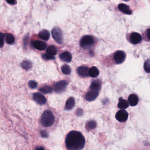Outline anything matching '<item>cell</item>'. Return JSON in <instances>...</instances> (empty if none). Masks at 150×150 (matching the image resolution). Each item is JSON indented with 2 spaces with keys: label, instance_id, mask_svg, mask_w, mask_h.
<instances>
[{
  "label": "cell",
  "instance_id": "obj_1",
  "mask_svg": "<svg viewBox=\"0 0 150 150\" xmlns=\"http://www.w3.org/2000/svg\"><path fill=\"white\" fill-rule=\"evenodd\" d=\"M65 144L68 150H81L85 146V138L79 132L72 131L67 136Z\"/></svg>",
  "mask_w": 150,
  "mask_h": 150
},
{
  "label": "cell",
  "instance_id": "obj_2",
  "mask_svg": "<svg viewBox=\"0 0 150 150\" xmlns=\"http://www.w3.org/2000/svg\"><path fill=\"white\" fill-rule=\"evenodd\" d=\"M55 116L51 110H45L41 117V123L43 126L49 127L52 126L55 122Z\"/></svg>",
  "mask_w": 150,
  "mask_h": 150
},
{
  "label": "cell",
  "instance_id": "obj_3",
  "mask_svg": "<svg viewBox=\"0 0 150 150\" xmlns=\"http://www.w3.org/2000/svg\"><path fill=\"white\" fill-rule=\"evenodd\" d=\"M94 42V39L93 36L85 35L81 40L80 45L83 49H89L93 45Z\"/></svg>",
  "mask_w": 150,
  "mask_h": 150
},
{
  "label": "cell",
  "instance_id": "obj_4",
  "mask_svg": "<svg viewBox=\"0 0 150 150\" xmlns=\"http://www.w3.org/2000/svg\"><path fill=\"white\" fill-rule=\"evenodd\" d=\"M52 38L55 41L59 44L63 43V32L60 28H55L52 30Z\"/></svg>",
  "mask_w": 150,
  "mask_h": 150
},
{
  "label": "cell",
  "instance_id": "obj_5",
  "mask_svg": "<svg viewBox=\"0 0 150 150\" xmlns=\"http://www.w3.org/2000/svg\"><path fill=\"white\" fill-rule=\"evenodd\" d=\"M126 58V54L124 52L122 51H117L114 54V59L115 63L116 64H122L124 62Z\"/></svg>",
  "mask_w": 150,
  "mask_h": 150
},
{
  "label": "cell",
  "instance_id": "obj_6",
  "mask_svg": "<svg viewBox=\"0 0 150 150\" xmlns=\"http://www.w3.org/2000/svg\"><path fill=\"white\" fill-rule=\"evenodd\" d=\"M129 114L125 110H121L117 112L115 115V118L120 122H124L128 119Z\"/></svg>",
  "mask_w": 150,
  "mask_h": 150
},
{
  "label": "cell",
  "instance_id": "obj_7",
  "mask_svg": "<svg viewBox=\"0 0 150 150\" xmlns=\"http://www.w3.org/2000/svg\"><path fill=\"white\" fill-rule=\"evenodd\" d=\"M67 83L66 81L62 80L56 83L54 86V90L57 93H61L65 90Z\"/></svg>",
  "mask_w": 150,
  "mask_h": 150
},
{
  "label": "cell",
  "instance_id": "obj_8",
  "mask_svg": "<svg viewBox=\"0 0 150 150\" xmlns=\"http://www.w3.org/2000/svg\"><path fill=\"white\" fill-rule=\"evenodd\" d=\"M142 40L141 35L137 32H132L130 35L129 41L132 44H137L140 43Z\"/></svg>",
  "mask_w": 150,
  "mask_h": 150
},
{
  "label": "cell",
  "instance_id": "obj_9",
  "mask_svg": "<svg viewBox=\"0 0 150 150\" xmlns=\"http://www.w3.org/2000/svg\"><path fill=\"white\" fill-rule=\"evenodd\" d=\"M98 95L99 91L89 89V91L85 96V99L88 101H93L97 98Z\"/></svg>",
  "mask_w": 150,
  "mask_h": 150
},
{
  "label": "cell",
  "instance_id": "obj_10",
  "mask_svg": "<svg viewBox=\"0 0 150 150\" xmlns=\"http://www.w3.org/2000/svg\"><path fill=\"white\" fill-rule=\"evenodd\" d=\"M33 99L40 105H43L47 102V99L44 96L39 93H35L33 94Z\"/></svg>",
  "mask_w": 150,
  "mask_h": 150
},
{
  "label": "cell",
  "instance_id": "obj_11",
  "mask_svg": "<svg viewBox=\"0 0 150 150\" xmlns=\"http://www.w3.org/2000/svg\"><path fill=\"white\" fill-rule=\"evenodd\" d=\"M89 68L86 66H81L77 69L78 74L82 78L88 77L89 75Z\"/></svg>",
  "mask_w": 150,
  "mask_h": 150
},
{
  "label": "cell",
  "instance_id": "obj_12",
  "mask_svg": "<svg viewBox=\"0 0 150 150\" xmlns=\"http://www.w3.org/2000/svg\"><path fill=\"white\" fill-rule=\"evenodd\" d=\"M118 8L121 12L125 14L130 15L132 13V11L131 10L129 7L126 4L121 3L118 5Z\"/></svg>",
  "mask_w": 150,
  "mask_h": 150
},
{
  "label": "cell",
  "instance_id": "obj_13",
  "mask_svg": "<svg viewBox=\"0 0 150 150\" xmlns=\"http://www.w3.org/2000/svg\"><path fill=\"white\" fill-rule=\"evenodd\" d=\"M59 58L62 61L64 62L70 63L71 61L72 57L71 54L69 52H65L59 55Z\"/></svg>",
  "mask_w": 150,
  "mask_h": 150
},
{
  "label": "cell",
  "instance_id": "obj_14",
  "mask_svg": "<svg viewBox=\"0 0 150 150\" xmlns=\"http://www.w3.org/2000/svg\"><path fill=\"white\" fill-rule=\"evenodd\" d=\"M34 47L40 51L44 50L47 47V44L45 42L41 41H35L33 42Z\"/></svg>",
  "mask_w": 150,
  "mask_h": 150
},
{
  "label": "cell",
  "instance_id": "obj_15",
  "mask_svg": "<svg viewBox=\"0 0 150 150\" xmlns=\"http://www.w3.org/2000/svg\"><path fill=\"white\" fill-rule=\"evenodd\" d=\"M128 102L131 106H136L138 103V97L135 94H132L128 97Z\"/></svg>",
  "mask_w": 150,
  "mask_h": 150
},
{
  "label": "cell",
  "instance_id": "obj_16",
  "mask_svg": "<svg viewBox=\"0 0 150 150\" xmlns=\"http://www.w3.org/2000/svg\"><path fill=\"white\" fill-rule=\"evenodd\" d=\"M129 103L128 101L124 100L122 97L119 99V103L117 104V107L121 110H125L129 107Z\"/></svg>",
  "mask_w": 150,
  "mask_h": 150
},
{
  "label": "cell",
  "instance_id": "obj_17",
  "mask_svg": "<svg viewBox=\"0 0 150 150\" xmlns=\"http://www.w3.org/2000/svg\"><path fill=\"white\" fill-rule=\"evenodd\" d=\"M75 100L73 97H70L67 101L65 108L67 110L72 109L75 106Z\"/></svg>",
  "mask_w": 150,
  "mask_h": 150
},
{
  "label": "cell",
  "instance_id": "obj_18",
  "mask_svg": "<svg viewBox=\"0 0 150 150\" xmlns=\"http://www.w3.org/2000/svg\"><path fill=\"white\" fill-rule=\"evenodd\" d=\"M39 38L45 41H48L50 38V33L48 30H43L39 32L38 34Z\"/></svg>",
  "mask_w": 150,
  "mask_h": 150
},
{
  "label": "cell",
  "instance_id": "obj_19",
  "mask_svg": "<svg viewBox=\"0 0 150 150\" xmlns=\"http://www.w3.org/2000/svg\"><path fill=\"white\" fill-rule=\"evenodd\" d=\"M99 74H100V71L98 68L96 67H92L89 69V76L92 78H96L98 77Z\"/></svg>",
  "mask_w": 150,
  "mask_h": 150
},
{
  "label": "cell",
  "instance_id": "obj_20",
  "mask_svg": "<svg viewBox=\"0 0 150 150\" xmlns=\"http://www.w3.org/2000/svg\"><path fill=\"white\" fill-rule=\"evenodd\" d=\"M46 52L47 54L51 55V56H55V55H57V50L55 46L51 45L46 49Z\"/></svg>",
  "mask_w": 150,
  "mask_h": 150
},
{
  "label": "cell",
  "instance_id": "obj_21",
  "mask_svg": "<svg viewBox=\"0 0 150 150\" xmlns=\"http://www.w3.org/2000/svg\"><path fill=\"white\" fill-rule=\"evenodd\" d=\"M101 88V84L99 81H93L90 86L89 89L96 90V91H100Z\"/></svg>",
  "mask_w": 150,
  "mask_h": 150
},
{
  "label": "cell",
  "instance_id": "obj_22",
  "mask_svg": "<svg viewBox=\"0 0 150 150\" xmlns=\"http://www.w3.org/2000/svg\"><path fill=\"white\" fill-rule=\"evenodd\" d=\"M96 127V122L95 121H93V120L89 121V122H88L86 124V129L88 131L93 129H95Z\"/></svg>",
  "mask_w": 150,
  "mask_h": 150
},
{
  "label": "cell",
  "instance_id": "obj_23",
  "mask_svg": "<svg viewBox=\"0 0 150 150\" xmlns=\"http://www.w3.org/2000/svg\"><path fill=\"white\" fill-rule=\"evenodd\" d=\"M21 66L23 69L28 70L30 69L32 67V64L31 62L28 60H24L23 61L21 64Z\"/></svg>",
  "mask_w": 150,
  "mask_h": 150
},
{
  "label": "cell",
  "instance_id": "obj_24",
  "mask_svg": "<svg viewBox=\"0 0 150 150\" xmlns=\"http://www.w3.org/2000/svg\"><path fill=\"white\" fill-rule=\"evenodd\" d=\"M15 41L14 36L12 34H7L6 37V42L9 45L13 44Z\"/></svg>",
  "mask_w": 150,
  "mask_h": 150
},
{
  "label": "cell",
  "instance_id": "obj_25",
  "mask_svg": "<svg viewBox=\"0 0 150 150\" xmlns=\"http://www.w3.org/2000/svg\"><path fill=\"white\" fill-rule=\"evenodd\" d=\"M39 91L44 94L50 93L52 91V88L49 86H45L39 89Z\"/></svg>",
  "mask_w": 150,
  "mask_h": 150
},
{
  "label": "cell",
  "instance_id": "obj_26",
  "mask_svg": "<svg viewBox=\"0 0 150 150\" xmlns=\"http://www.w3.org/2000/svg\"><path fill=\"white\" fill-rule=\"evenodd\" d=\"M61 71L62 73L64 74L68 75L71 73V69L69 66L67 64L64 65L61 67Z\"/></svg>",
  "mask_w": 150,
  "mask_h": 150
},
{
  "label": "cell",
  "instance_id": "obj_27",
  "mask_svg": "<svg viewBox=\"0 0 150 150\" xmlns=\"http://www.w3.org/2000/svg\"><path fill=\"white\" fill-rule=\"evenodd\" d=\"M144 67L146 72L150 73V59H147L145 62Z\"/></svg>",
  "mask_w": 150,
  "mask_h": 150
},
{
  "label": "cell",
  "instance_id": "obj_28",
  "mask_svg": "<svg viewBox=\"0 0 150 150\" xmlns=\"http://www.w3.org/2000/svg\"><path fill=\"white\" fill-rule=\"evenodd\" d=\"M28 86L30 88L34 89V88H36L37 87L38 83L35 81H30L29 82Z\"/></svg>",
  "mask_w": 150,
  "mask_h": 150
},
{
  "label": "cell",
  "instance_id": "obj_29",
  "mask_svg": "<svg viewBox=\"0 0 150 150\" xmlns=\"http://www.w3.org/2000/svg\"><path fill=\"white\" fill-rule=\"evenodd\" d=\"M42 57L43 59H45V60H48L55 59V57L53 56H51L48 54H43L42 55Z\"/></svg>",
  "mask_w": 150,
  "mask_h": 150
},
{
  "label": "cell",
  "instance_id": "obj_30",
  "mask_svg": "<svg viewBox=\"0 0 150 150\" xmlns=\"http://www.w3.org/2000/svg\"><path fill=\"white\" fill-rule=\"evenodd\" d=\"M41 135L42 137L44 138H47L49 137L48 133H47V132L45 130L41 131Z\"/></svg>",
  "mask_w": 150,
  "mask_h": 150
},
{
  "label": "cell",
  "instance_id": "obj_31",
  "mask_svg": "<svg viewBox=\"0 0 150 150\" xmlns=\"http://www.w3.org/2000/svg\"><path fill=\"white\" fill-rule=\"evenodd\" d=\"M7 2L8 4L11 5H15L17 4V1H14V0H10V1H7Z\"/></svg>",
  "mask_w": 150,
  "mask_h": 150
},
{
  "label": "cell",
  "instance_id": "obj_32",
  "mask_svg": "<svg viewBox=\"0 0 150 150\" xmlns=\"http://www.w3.org/2000/svg\"><path fill=\"white\" fill-rule=\"evenodd\" d=\"M146 38L148 39L149 41H150V28L146 30Z\"/></svg>",
  "mask_w": 150,
  "mask_h": 150
},
{
  "label": "cell",
  "instance_id": "obj_33",
  "mask_svg": "<svg viewBox=\"0 0 150 150\" xmlns=\"http://www.w3.org/2000/svg\"><path fill=\"white\" fill-rule=\"evenodd\" d=\"M4 40L3 39H0V46L1 47H2L4 45Z\"/></svg>",
  "mask_w": 150,
  "mask_h": 150
},
{
  "label": "cell",
  "instance_id": "obj_34",
  "mask_svg": "<svg viewBox=\"0 0 150 150\" xmlns=\"http://www.w3.org/2000/svg\"><path fill=\"white\" fill-rule=\"evenodd\" d=\"M35 150H45V149L42 146H38V147H36Z\"/></svg>",
  "mask_w": 150,
  "mask_h": 150
}]
</instances>
